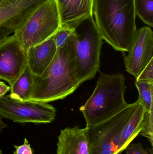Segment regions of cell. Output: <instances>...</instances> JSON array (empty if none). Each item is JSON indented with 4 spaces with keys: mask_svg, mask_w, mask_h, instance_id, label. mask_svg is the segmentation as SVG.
<instances>
[{
    "mask_svg": "<svg viewBox=\"0 0 153 154\" xmlns=\"http://www.w3.org/2000/svg\"><path fill=\"white\" fill-rule=\"evenodd\" d=\"M76 57L67 42L58 48L52 61L39 76H35L29 100L48 103L62 100L79 87Z\"/></svg>",
    "mask_w": 153,
    "mask_h": 154,
    "instance_id": "obj_1",
    "label": "cell"
},
{
    "mask_svg": "<svg viewBox=\"0 0 153 154\" xmlns=\"http://www.w3.org/2000/svg\"><path fill=\"white\" fill-rule=\"evenodd\" d=\"M93 14L102 39L128 52L137 30L134 0H93Z\"/></svg>",
    "mask_w": 153,
    "mask_h": 154,
    "instance_id": "obj_2",
    "label": "cell"
},
{
    "mask_svg": "<svg viewBox=\"0 0 153 154\" xmlns=\"http://www.w3.org/2000/svg\"><path fill=\"white\" fill-rule=\"evenodd\" d=\"M127 88L123 74L101 73L92 95L80 108L86 120V127L100 124L127 107L129 104L124 97Z\"/></svg>",
    "mask_w": 153,
    "mask_h": 154,
    "instance_id": "obj_3",
    "label": "cell"
},
{
    "mask_svg": "<svg viewBox=\"0 0 153 154\" xmlns=\"http://www.w3.org/2000/svg\"><path fill=\"white\" fill-rule=\"evenodd\" d=\"M67 40L76 57L77 78L80 84L91 79L100 68L102 38L93 16L75 24Z\"/></svg>",
    "mask_w": 153,
    "mask_h": 154,
    "instance_id": "obj_4",
    "label": "cell"
},
{
    "mask_svg": "<svg viewBox=\"0 0 153 154\" xmlns=\"http://www.w3.org/2000/svg\"><path fill=\"white\" fill-rule=\"evenodd\" d=\"M60 28L55 0H46L31 12L14 34L27 52L54 35Z\"/></svg>",
    "mask_w": 153,
    "mask_h": 154,
    "instance_id": "obj_5",
    "label": "cell"
},
{
    "mask_svg": "<svg viewBox=\"0 0 153 154\" xmlns=\"http://www.w3.org/2000/svg\"><path fill=\"white\" fill-rule=\"evenodd\" d=\"M139 103L129 105L112 117L100 124L87 128L90 154H118L122 130Z\"/></svg>",
    "mask_w": 153,
    "mask_h": 154,
    "instance_id": "obj_6",
    "label": "cell"
},
{
    "mask_svg": "<svg viewBox=\"0 0 153 154\" xmlns=\"http://www.w3.org/2000/svg\"><path fill=\"white\" fill-rule=\"evenodd\" d=\"M56 114L55 108L47 102L21 100L10 95L0 97V116L15 123L48 124Z\"/></svg>",
    "mask_w": 153,
    "mask_h": 154,
    "instance_id": "obj_7",
    "label": "cell"
},
{
    "mask_svg": "<svg viewBox=\"0 0 153 154\" xmlns=\"http://www.w3.org/2000/svg\"><path fill=\"white\" fill-rule=\"evenodd\" d=\"M27 65V52L14 34L0 43V79L10 85Z\"/></svg>",
    "mask_w": 153,
    "mask_h": 154,
    "instance_id": "obj_8",
    "label": "cell"
},
{
    "mask_svg": "<svg viewBox=\"0 0 153 154\" xmlns=\"http://www.w3.org/2000/svg\"><path fill=\"white\" fill-rule=\"evenodd\" d=\"M46 0H4L0 4V43L14 33L31 12Z\"/></svg>",
    "mask_w": 153,
    "mask_h": 154,
    "instance_id": "obj_9",
    "label": "cell"
},
{
    "mask_svg": "<svg viewBox=\"0 0 153 154\" xmlns=\"http://www.w3.org/2000/svg\"><path fill=\"white\" fill-rule=\"evenodd\" d=\"M125 59L126 71L136 79L153 59V32L148 27L137 30Z\"/></svg>",
    "mask_w": 153,
    "mask_h": 154,
    "instance_id": "obj_10",
    "label": "cell"
},
{
    "mask_svg": "<svg viewBox=\"0 0 153 154\" xmlns=\"http://www.w3.org/2000/svg\"><path fill=\"white\" fill-rule=\"evenodd\" d=\"M57 154H90L87 128L78 126L61 130L58 137Z\"/></svg>",
    "mask_w": 153,
    "mask_h": 154,
    "instance_id": "obj_11",
    "label": "cell"
},
{
    "mask_svg": "<svg viewBox=\"0 0 153 154\" xmlns=\"http://www.w3.org/2000/svg\"><path fill=\"white\" fill-rule=\"evenodd\" d=\"M61 27L72 29L84 19L93 16V0H55Z\"/></svg>",
    "mask_w": 153,
    "mask_h": 154,
    "instance_id": "obj_12",
    "label": "cell"
},
{
    "mask_svg": "<svg viewBox=\"0 0 153 154\" xmlns=\"http://www.w3.org/2000/svg\"><path fill=\"white\" fill-rule=\"evenodd\" d=\"M57 49L54 35L44 42L28 49L27 64L35 76L42 75L53 60Z\"/></svg>",
    "mask_w": 153,
    "mask_h": 154,
    "instance_id": "obj_13",
    "label": "cell"
},
{
    "mask_svg": "<svg viewBox=\"0 0 153 154\" xmlns=\"http://www.w3.org/2000/svg\"><path fill=\"white\" fill-rule=\"evenodd\" d=\"M139 103L125 125L118 145V154H120L132 143L142 130L145 109L139 100Z\"/></svg>",
    "mask_w": 153,
    "mask_h": 154,
    "instance_id": "obj_14",
    "label": "cell"
},
{
    "mask_svg": "<svg viewBox=\"0 0 153 154\" xmlns=\"http://www.w3.org/2000/svg\"><path fill=\"white\" fill-rule=\"evenodd\" d=\"M34 78L35 76L27 64L19 76L10 85V96L21 100H29L34 84Z\"/></svg>",
    "mask_w": 153,
    "mask_h": 154,
    "instance_id": "obj_15",
    "label": "cell"
},
{
    "mask_svg": "<svg viewBox=\"0 0 153 154\" xmlns=\"http://www.w3.org/2000/svg\"><path fill=\"white\" fill-rule=\"evenodd\" d=\"M135 85L139 93V98L146 112L153 111V82L137 81Z\"/></svg>",
    "mask_w": 153,
    "mask_h": 154,
    "instance_id": "obj_16",
    "label": "cell"
},
{
    "mask_svg": "<svg viewBox=\"0 0 153 154\" xmlns=\"http://www.w3.org/2000/svg\"><path fill=\"white\" fill-rule=\"evenodd\" d=\"M136 15L146 24L153 27V0H134Z\"/></svg>",
    "mask_w": 153,
    "mask_h": 154,
    "instance_id": "obj_17",
    "label": "cell"
},
{
    "mask_svg": "<svg viewBox=\"0 0 153 154\" xmlns=\"http://www.w3.org/2000/svg\"><path fill=\"white\" fill-rule=\"evenodd\" d=\"M140 134L146 137L152 146L153 143V111H145L143 121V127Z\"/></svg>",
    "mask_w": 153,
    "mask_h": 154,
    "instance_id": "obj_18",
    "label": "cell"
},
{
    "mask_svg": "<svg viewBox=\"0 0 153 154\" xmlns=\"http://www.w3.org/2000/svg\"><path fill=\"white\" fill-rule=\"evenodd\" d=\"M72 32V29L61 27L54 34V41L57 48L63 47Z\"/></svg>",
    "mask_w": 153,
    "mask_h": 154,
    "instance_id": "obj_19",
    "label": "cell"
},
{
    "mask_svg": "<svg viewBox=\"0 0 153 154\" xmlns=\"http://www.w3.org/2000/svg\"><path fill=\"white\" fill-rule=\"evenodd\" d=\"M153 59L148 63L139 76L136 79L137 81L153 82Z\"/></svg>",
    "mask_w": 153,
    "mask_h": 154,
    "instance_id": "obj_20",
    "label": "cell"
},
{
    "mask_svg": "<svg viewBox=\"0 0 153 154\" xmlns=\"http://www.w3.org/2000/svg\"><path fill=\"white\" fill-rule=\"evenodd\" d=\"M125 150L127 154H153L152 149L147 151L140 143H131L127 146Z\"/></svg>",
    "mask_w": 153,
    "mask_h": 154,
    "instance_id": "obj_21",
    "label": "cell"
},
{
    "mask_svg": "<svg viewBox=\"0 0 153 154\" xmlns=\"http://www.w3.org/2000/svg\"><path fill=\"white\" fill-rule=\"evenodd\" d=\"M15 151L13 154H34L33 149L31 146L27 138L24 139V143L21 146L14 145Z\"/></svg>",
    "mask_w": 153,
    "mask_h": 154,
    "instance_id": "obj_22",
    "label": "cell"
},
{
    "mask_svg": "<svg viewBox=\"0 0 153 154\" xmlns=\"http://www.w3.org/2000/svg\"><path fill=\"white\" fill-rule=\"evenodd\" d=\"M10 89V87L6 85L4 82H0V97H3Z\"/></svg>",
    "mask_w": 153,
    "mask_h": 154,
    "instance_id": "obj_23",
    "label": "cell"
},
{
    "mask_svg": "<svg viewBox=\"0 0 153 154\" xmlns=\"http://www.w3.org/2000/svg\"><path fill=\"white\" fill-rule=\"evenodd\" d=\"M7 125L3 121L2 118L0 116V131H1L7 127Z\"/></svg>",
    "mask_w": 153,
    "mask_h": 154,
    "instance_id": "obj_24",
    "label": "cell"
},
{
    "mask_svg": "<svg viewBox=\"0 0 153 154\" xmlns=\"http://www.w3.org/2000/svg\"><path fill=\"white\" fill-rule=\"evenodd\" d=\"M0 154H2V151L0 149Z\"/></svg>",
    "mask_w": 153,
    "mask_h": 154,
    "instance_id": "obj_25",
    "label": "cell"
},
{
    "mask_svg": "<svg viewBox=\"0 0 153 154\" xmlns=\"http://www.w3.org/2000/svg\"><path fill=\"white\" fill-rule=\"evenodd\" d=\"M4 0H0V4L2 2H3Z\"/></svg>",
    "mask_w": 153,
    "mask_h": 154,
    "instance_id": "obj_26",
    "label": "cell"
},
{
    "mask_svg": "<svg viewBox=\"0 0 153 154\" xmlns=\"http://www.w3.org/2000/svg\"><path fill=\"white\" fill-rule=\"evenodd\" d=\"M9 1H16V0H9Z\"/></svg>",
    "mask_w": 153,
    "mask_h": 154,
    "instance_id": "obj_27",
    "label": "cell"
}]
</instances>
